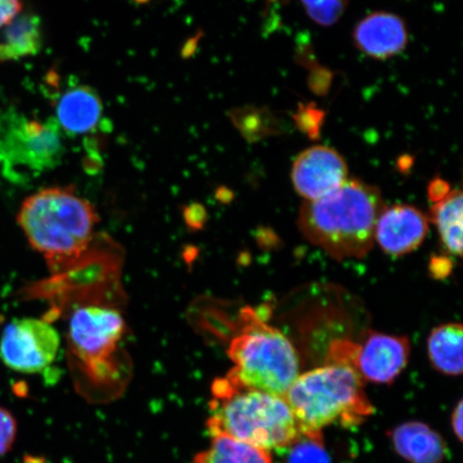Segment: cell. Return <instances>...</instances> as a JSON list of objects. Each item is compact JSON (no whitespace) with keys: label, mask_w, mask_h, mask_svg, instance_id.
I'll return each instance as SVG.
<instances>
[{"label":"cell","mask_w":463,"mask_h":463,"mask_svg":"<svg viewBox=\"0 0 463 463\" xmlns=\"http://www.w3.org/2000/svg\"><path fill=\"white\" fill-rule=\"evenodd\" d=\"M384 208L379 188L347 179L333 193L305 201L298 223L307 241L335 260L362 259L373 248Z\"/></svg>","instance_id":"1"},{"label":"cell","mask_w":463,"mask_h":463,"mask_svg":"<svg viewBox=\"0 0 463 463\" xmlns=\"http://www.w3.org/2000/svg\"><path fill=\"white\" fill-rule=\"evenodd\" d=\"M211 436H224L264 450L287 447L302 431L286 399L249 389L228 374L213 385Z\"/></svg>","instance_id":"2"},{"label":"cell","mask_w":463,"mask_h":463,"mask_svg":"<svg viewBox=\"0 0 463 463\" xmlns=\"http://www.w3.org/2000/svg\"><path fill=\"white\" fill-rule=\"evenodd\" d=\"M17 222L29 244L57 270L87 250L99 218L95 207L72 188L52 187L29 196Z\"/></svg>","instance_id":"3"},{"label":"cell","mask_w":463,"mask_h":463,"mask_svg":"<svg viewBox=\"0 0 463 463\" xmlns=\"http://www.w3.org/2000/svg\"><path fill=\"white\" fill-rule=\"evenodd\" d=\"M283 398L302 432H321L331 425L355 427L374 412L364 381L346 364H326L299 374Z\"/></svg>","instance_id":"4"},{"label":"cell","mask_w":463,"mask_h":463,"mask_svg":"<svg viewBox=\"0 0 463 463\" xmlns=\"http://www.w3.org/2000/svg\"><path fill=\"white\" fill-rule=\"evenodd\" d=\"M245 326L231 341L228 354L235 366L228 373L249 389L285 397L300 370L298 352L286 335L251 309L242 312Z\"/></svg>","instance_id":"5"},{"label":"cell","mask_w":463,"mask_h":463,"mask_svg":"<svg viewBox=\"0 0 463 463\" xmlns=\"http://www.w3.org/2000/svg\"><path fill=\"white\" fill-rule=\"evenodd\" d=\"M65 154L56 119L17 118L0 141V165L11 182L26 183L55 169Z\"/></svg>","instance_id":"6"},{"label":"cell","mask_w":463,"mask_h":463,"mask_svg":"<svg viewBox=\"0 0 463 463\" xmlns=\"http://www.w3.org/2000/svg\"><path fill=\"white\" fill-rule=\"evenodd\" d=\"M60 347V334L50 323L38 318H19L4 329L0 356L17 373H40L54 363Z\"/></svg>","instance_id":"7"},{"label":"cell","mask_w":463,"mask_h":463,"mask_svg":"<svg viewBox=\"0 0 463 463\" xmlns=\"http://www.w3.org/2000/svg\"><path fill=\"white\" fill-rule=\"evenodd\" d=\"M124 332L125 321L119 311L86 306L75 310L69 321V344L80 362L100 368L118 349Z\"/></svg>","instance_id":"8"},{"label":"cell","mask_w":463,"mask_h":463,"mask_svg":"<svg viewBox=\"0 0 463 463\" xmlns=\"http://www.w3.org/2000/svg\"><path fill=\"white\" fill-rule=\"evenodd\" d=\"M411 344L405 335H395L369 329L357 344L352 368L363 381L392 384L407 367Z\"/></svg>","instance_id":"9"},{"label":"cell","mask_w":463,"mask_h":463,"mask_svg":"<svg viewBox=\"0 0 463 463\" xmlns=\"http://www.w3.org/2000/svg\"><path fill=\"white\" fill-rule=\"evenodd\" d=\"M347 165L337 150L328 146H314L304 150L292 166L295 191L305 201L322 198L347 181Z\"/></svg>","instance_id":"10"},{"label":"cell","mask_w":463,"mask_h":463,"mask_svg":"<svg viewBox=\"0 0 463 463\" xmlns=\"http://www.w3.org/2000/svg\"><path fill=\"white\" fill-rule=\"evenodd\" d=\"M428 223L424 213L412 205L385 207L375 224L374 242L390 256H405L424 242Z\"/></svg>","instance_id":"11"},{"label":"cell","mask_w":463,"mask_h":463,"mask_svg":"<svg viewBox=\"0 0 463 463\" xmlns=\"http://www.w3.org/2000/svg\"><path fill=\"white\" fill-rule=\"evenodd\" d=\"M353 40L364 54L385 61L405 49L409 42L408 27L401 16L374 13L358 23Z\"/></svg>","instance_id":"12"},{"label":"cell","mask_w":463,"mask_h":463,"mask_svg":"<svg viewBox=\"0 0 463 463\" xmlns=\"http://www.w3.org/2000/svg\"><path fill=\"white\" fill-rule=\"evenodd\" d=\"M103 113L100 97L89 86H74L63 92L56 106L57 124L69 135L94 131Z\"/></svg>","instance_id":"13"},{"label":"cell","mask_w":463,"mask_h":463,"mask_svg":"<svg viewBox=\"0 0 463 463\" xmlns=\"http://www.w3.org/2000/svg\"><path fill=\"white\" fill-rule=\"evenodd\" d=\"M390 436L396 453L410 463H442L449 454L443 438L424 422H404Z\"/></svg>","instance_id":"14"},{"label":"cell","mask_w":463,"mask_h":463,"mask_svg":"<svg viewBox=\"0 0 463 463\" xmlns=\"http://www.w3.org/2000/svg\"><path fill=\"white\" fill-rule=\"evenodd\" d=\"M43 46L42 21L37 15H17L0 37V62L20 61L39 53Z\"/></svg>","instance_id":"15"},{"label":"cell","mask_w":463,"mask_h":463,"mask_svg":"<svg viewBox=\"0 0 463 463\" xmlns=\"http://www.w3.org/2000/svg\"><path fill=\"white\" fill-rule=\"evenodd\" d=\"M463 329L460 323L443 324L432 329L428 338V356L434 369L443 374L462 373Z\"/></svg>","instance_id":"16"},{"label":"cell","mask_w":463,"mask_h":463,"mask_svg":"<svg viewBox=\"0 0 463 463\" xmlns=\"http://www.w3.org/2000/svg\"><path fill=\"white\" fill-rule=\"evenodd\" d=\"M463 196L461 190H450L431 208V222L436 224L447 250L456 257L462 256Z\"/></svg>","instance_id":"17"},{"label":"cell","mask_w":463,"mask_h":463,"mask_svg":"<svg viewBox=\"0 0 463 463\" xmlns=\"http://www.w3.org/2000/svg\"><path fill=\"white\" fill-rule=\"evenodd\" d=\"M193 463H273L269 451L229 437L213 438L211 448L196 455Z\"/></svg>","instance_id":"18"},{"label":"cell","mask_w":463,"mask_h":463,"mask_svg":"<svg viewBox=\"0 0 463 463\" xmlns=\"http://www.w3.org/2000/svg\"><path fill=\"white\" fill-rule=\"evenodd\" d=\"M279 463H333L321 432H302L287 447L276 449Z\"/></svg>","instance_id":"19"},{"label":"cell","mask_w":463,"mask_h":463,"mask_svg":"<svg viewBox=\"0 0 463 463\" xmlns=\"http://www.w3.org/2000/svg\"><path fill=\"white\" fill-rule=\"evenodd\" d=\"M307 14L321 26H332L344 15L349 0H300Z\"/></svg>","instance_id":"20"},{"label":"cell","mask_w":463,"mask_h":463,"mask_svg":"<svg viewBox=\"0 0 463 463\" xmlns=\"http://www.w3.org/2000/svg\"><path fill=\"white\" fill-rule=\"evenodd\" d=\"M17 432L14 416L0 407V457L9 453L13 449Z\"/></svg>","instance_id":"21"},{"label":"cell","mask_w":463,"mask_h":463,"mask_svg":"<svg viewBox=\"0 0 463 463\" xmlns=\"http://www.w3.org/2000/svg\"><path fill=\"white\" fill-rule=\"evenodd\" d=\"M295 119L300 129L308 133L310 137H317L323 120V113L309 107L300 108Z\"/></svg>","instance_id":"22"},{"label":"cell","mask_w":463,"mask_h":463,"mask_svg":"<svg viewBox=\"0 0 463 463\" xmlns=\"http://www.w3.org/2000/svg\"><path fill=\"white\" fill-rule=\"evenodd\" d=\"M21 0H0V28L10 24L22 11Z\"/></svg>","instance_id":"23"},{"label":"cell","mask_w":463,"mask_h":463,"mask_svg":"<svg viewBox=\"0 0 463 463\" xmlns=\"http://www.w3.org/2000/svg\"><path fill=\"white\" fill-rule=\"evenodd\" d=\"M453 269L451 260L445 257L432 258L430 264V271L432 277L436 279H443L450 274Z\"/></svg>","instance_id":"24"},{"label":"cell","mask_w":463,"mask_h":463,"mask_svg":"<svg viewBox=\"0 0 463 463\" xmlns=\"http://www.w3.org/2000/svg\"><path fill=\"white\" fill-rule=\"evenodd\" d=\"M428 193H430V200L437 203L450 193V187L444 179L437 178L430 184V191Z\"/></svg>","instance_id":"25"},{"label":"cell","mask_w":463,"mask_h":463,"mask_svg":"<svg viewBox=\"0 0 463 463\" xmlns=\"http://www.w3.org/2000/svg\"><path fill=\"white\" fill-rule=\"evenodd\" d=\"M462 408L463 403L462 401H460L454 410L453 418H451V426H453L454 432L460 441L462 439Z\"/></svg>","instance_id":"26"}]
</instances>
